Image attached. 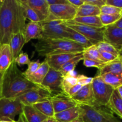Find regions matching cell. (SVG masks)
I'll return each instance as SVG.
<instances>
[{
	"label": "cell",
	"instance_id": "1f68e13d",
	"mask_svg": "<svg viewBox=\"0 0 122 122\" xmlns=\"http://www.w3.org/2000/svg\"><path fill=\"white\" fill-rule=\"evenodd\" d=\"M82 54H83V58L101 61L100 51L95 45H92L85 49L84 51L82 52Z\"/></svg>",
	"mask_w": 122,
	"mask_h": 122
},
{
	"label": "cell",
	"instance_id": "4316f807",
	"mask_svg": "<svg viewBox=\"0 0 122 122\" xmlns=\"http://www.w3.org/2000/svg\"><path fill=\"white\" fill-rule=\"evenodd\" d=\"M33 106L48 118L53 117L54 116L55 113L53 106L50 98L37 102Z\"/></svg>",
	"mask_w": 122,
	"mask_h": 122
},
{
	"label": "cell",
	"instance_id": "d4e9b609",
	"mask_svg": "<svg viewBox=\"0 0 122 122\" xmlns=\"http://www.w3.org/2000/svg\"><path fill=\"white\" fill-rule=\"evenodd\" d=\"M66 30L69 33V39L76 42L78 45L83 46L85 49L93 45L91 42L88 39H86L84 36L81 35L79 32H76L75 30L72 29L67 26L66 27Z\"/></svg>",
	"mask_w": 122,
	"mask_h": 122
},
{
	"label": "cell",
	"instance_id": "44dd1931",
	"mask_svg": "<svg viewBox=\"0 0 122 122\" xmlns=\"http://www.w3.org/2000/svg\"><path fill=\"white\" fill-rule=\"evenodd\" d=\"M106 73L122 74V57L119 56L114 60L107 63L104 66L98 69L96 76H100Z\"/></svg>",
	"mask_w": 122,
	"mask_h": 122
},
{
	"label": "cell",
	"instance_id": "603a6c76",
	"mask_svg": "<svg viewBox=\"0 0 122 122\" xmlns=\"http://www.w3.org/2000/svg\"><path fill=\"white\" fill-rule=\"evenodd\" d=\"M50 68V66L48 65L47 62L44 60V61L41 63L39 69L33 75L26 77L29 81H30L34 84L38 86H41Z\"/></svg>",
	"mask_w": 122,
	"mask_h": 122
},
{
	"label": "cell",
	"instance_id": "b9f144b4",
	"mask_svg": "<svg viewBox=\"0 0 122 122\" xmlns=\"http://www.w3.org/2000/svg\"><path fill=\"white\" fill-rule=\"evenodd\" d=\"M85 3L89 4L101 8L106 4V0H85Z\"/></svg>",
	"mask_w": 122,
	"mask_h": 122
},
{
	"label": "cell",
	"instance_id": "83f0119b",
	"mask_svg": "<svg viewBox=\"0 0 122 122\" xmlns=\"http://www.w3.org/2000/svg\"><path fill=\"white\" fill-rule=\"evenodd\" d=\"M72 21L91 27L102 28L104 27L99 16H86L75 17Z\"/></svg>",
	"mask_w": 122,
	"mask_h": 122
},
{
	"label": "cell",
	"instance_id": "2e32d148",
	"mask_svg": "<svg viewBox=\"0 0 122 122\" xmlns=\"http://www.w3.org/2000/svg\"><path fill=\"white\" fill-rule=\"evenodd\" d=\"M38 14L41 21L46 20L50 15V5L46 0H21Z\"/></svg>",
	"mask_w": 122,
	"mask_h": 122
},
{
	"label": "cell",
	"instance_id": "30bf717a",
	"mask_svg": "<svg viewBox=\"0 0 122 122\" xmlns=\"http://www.w3.org/2000/svg\"><path fill=\"white\" fill-rule=\"evenodd\" d=\"M52 95L48 90L39 86L23 94L17 98L23 105L33 106L37 102L50 98Z\"/></svg>",
	"mask_w": 122,
	"mask_h": 122
},
{
	"label": "cell",
	"instance_id": "6f0895ef",
	"mask_svg": "<svg viewBox=\"0 0 122 122\" xmlns=\"http://www.w3.org/2000/svg\"><path fill=\"white\" fill-rule=\"evenodd\" d=\"M1 44V36H0V44Z\"/></svg>",
	"mask_w": 122,
	"mask_h": 122
},
{
	"label": "cell",
	"instance_id": "91938a15",
	"mask_svg": "<svg viewBox=\"0 0 122 122\" xmlns=\"http://www.w3.org/2000/svg\"><path fill=\"white\" fill-rule=\"evenodd\" d=\"M121 14H122V13H121Z\"/></svg>",
	"mask_w": 122,
	"mask_h": 122
},
{
	"label": "cell",
	"instance_id": "d590c367",
	"mask_svg": "<svg viewBox=\"0 0 122 122\" xmlns=\"http://www.w3.org/2000/svg\"><path fill=\"white\" fill-rule=\"evenodd\" d=\"M100 11L101 14L114 15V14H121L122 10L114 6L106 4L100 8Z\"/></svg>",
	"mask_w": 122,
	"mask_h": 122
},
{
	"label": "cell",
	"instance_id": "3957f363",
	"mask_svg": "<svg viewBox=\"0 0 122 122\" xmlns=\"http://www.w3.org/2000/svg\"><path fill=\"white\" fill-rule=\"evenodd\" d=\"M38 56L47 57L69 52H82L85 48L75 42L66 39H41L33 44Z\"/></svg>",
	"mask_w": 122,
	"mask_h": 122
},
{
	"label": "cell",
	"instance_id": "9a60e30c",
	"mask_svg": "<svg viewBox=\"0 0 122 122\" xmlns=\"http://www.w3.org/2000/svg\"><path fill=\"white\" fill-rule=\"evenodd\" d=\"M81 53L82 52H69L52 55L45 57V60L47 62L50 68L58 70L67 62Z\"/></svg>",
	"mask_w": 122,
	"mask_h": 122
},
{
	"label": "cell",
	"instance_id": "7bdbcfd3",
	"mask_svg": "<svg viewBox=\"0 0 122 122\" xmlns=\"http://www.w3.org/2000/svg\"><path fill=\"white\" fill-rule=\"evenodd\" d=\"M106 4L122 10V0H106Z\"/></svg>",
	"mask_w": 122,
	"mask_h": 122
},
{
	"label": "cell",
	"instance_id": "74e56055",
	"mask_svg": "<svg viewBox=\"0 0 122 122\" xmlns=\"http://www.w3.org/2000/svg\"><path fill=\"white\" fill-rule=\"evenodd\" d=\"M83 65L86 67H95L100 69L104 66L107 63H104L101 61L94 60L83 58Z\"/></svg>",
	"mask_w": 122,
	"mask_h": 122
},
{
	"label": "cell",
	"instance_id": "680465c9",
	"mask_svg": "<svg viewBox=\"0 0 122 122\" xmlns=\"http://www.w3.org/2000/svg\"><path fill=\"white\" fill-rule=\"evenodd\" d=\"M44 122H46V120H45V121H44Z\"/></svg>",
	"mask_w": 122,
	"mask_h": 122
},
{
	"label": "cell",
	"instance_id": "9c48e42d",
	"mask_svg": "<svg viewBox=\"0 0 122 122\" xmlns=\"http://www.w3.org/2000/svg\"><path fill=\"white\" fill-rule=\"evenodd\" d=\"M77 8L70 4L50 5V15L46 20L72 21L76 16Z\"/></svg>",
	"mask_w": 122,
	"mask_h": 122
},
{
	"label": "cell",
	"instance_id": "f6af8a7d",
	"mask_svg": "<svg viewBox=\"0 0 122 122\" xmlns=\"http://www.w3.org/2000/svg\"><path fill=\"white\" fill-rule=\"evenodd\" d=\"M82 86H81V85L77 84L76 85L74 86L72 88L70 89V91L68 92L67 95L70 97H71L73 96L76 93H77L78 92V91H79V89L82 88Z\"/></svg>",
	"mask_w": 122,
	"mask_h": 122
},
{
	"label": "cell",
	"instance_id": "bcb514c9",
	"mask_svg": "<svg viewBox=\"0 0 122 122\" xmlns=\"http://www.w3.org/2000/svg\"><path fill=\"white\" fill-rule=\"evenodd\" d=\"M68 1L70 4L76 8H78L85 3V0H68Z\"/></svg>",
	"mask_w": 122,
	"mask_h": 122
},
{
	"label": "cell",
	"instance_id": "f5cc1de1",
	"mask_svg": "<svg viewBox=\"0 0 122 122\" xmlns=\"http://www.w3.org/2000/svg\"><path fill=\"white\" fill-rule=\"evenodd\" d=\"M46 122H58L56 120L54 117H48L46 119Z\"/></svg>",
	"mask_w": 122,
	"mask_h": 122
},
{
	"label": "cell",
	"instance_id": "5b68a950",
	"mask_svg": "<svg viewBox=\"0 0 122 122\" xmlns=\"http://www.w3.org/2000/svg\"><path fill=\"white\" fill-rule=\"evenodd\" d=\"M64 23L61 20H46L41 21V25L42 27L41 39H69V33L66 30V26Z\"/></svg>",
	"mask_w": 122,
	"mask_h": 122
},
{
	"label": "cell",
	"instance_id": "8fae6325",
	"mask_svg": "<svg viewBox=\"0 0 122 122\" xmlns=\"http://www.w3.org/2000/svg\"><path fill=\"white\" fill-rule=\"evenodd\" d=\"M63 76L58 70L50 68L41 86L48 90L52 95L62 92L61 83Z\"/></svg>",
	"mask_w": 122,
	"mask_h": 122
},
{
	"label": "cell",
	"instance_id": "7a4b0ae2",
	"mask_svg": "<svg viewBox=\"0 0 122 122\" xmlns=\"http://www.w3.org/2000/svg\"><path fill=\"white\" fill-rule=\"evenodd\" d=\"M38 86L26 78L13 61L2 76L1 97L15 98Z\"/></svg>",
	"mask_w": 122,
	"mask_h": 122
},
{
	"label": "cell",
	"instance_id": "6da1fadb",
	"mask_svg": "<svg viewBox=\"0 0 122 122\" xmlns=\"http://www.w3.org/2000/svg\"><path fill=\"white\" fill-rule=\"evenodd\" d=\"M26 19L20 0H4L0 13L1 44H9L13 34L23 33Z\"/></svg>",
	"mask_w": 122,
	"mask_h": 122
},
{
	"label": "cell",
	"instance_id": "4fadbf2b",
	"mask_svg": "<svg viewBox=\"0 0 122 122\" xmlns=\"http://www.w3.org/2000/svg\"><path fill=\"white\" fill-rule=\"evenodd\" d=\"M55 114L77 106V103L68 95L63 92L54 95L50 98Z\"/></svg>",
	"mask_w": 122,
	"mask_h": 122
},
{
	"label": "cell",
	"instance_id": "277c9868",
	"mask_svg": "<svg viewBox=\"0 0 122 122\" xmlns=\"http://www.w3.org/2000/svg\"><path fill=\"white\" fill-rule=\"evenodd\" d=\"M77 105L84 122H121L106 106Z\"/></svg>",
	"mask_w": 122,
	"mask_h": 122
},
{
	"label": "cell",
	"instance_id": "8992f818",
	"mask_svg": "<svg viewBox=\"0 0 122 122\" xmlns=\"http://www.w3.org/2000/svg\"><path fill=\"white\" fill-rule=\"evenodd\" d=\"M92 88L94 93L95 104L100 106L107 107L114 89L106 83L100 76L93 77Z\"/></svg>",
	"mask_w": 122,
	"mask_h": 122
},
{
	"label": "cell",
	"instance_id": "d6986e66",
	"mask_svg": "<svg viewBox=\"0 0 122 122\" xmlns=\"http://www.w3.org/2000/svg\"><path fill=\"white\" fill-rule=\"evenodd\" d=\"M25 43V39L23 33L19 32L17 33L13 34L10 38L9 45L13 55V60L18 57L21 52V50Z\"/></svg>",
	"mask_w": 122,
	"mask_h": 122
},
{
	"label": "cell",
	"instance_id": "4dcf8cb0",
	"mask_svg": "<svg viewBox=\"0 0 122 122\" xmlns=\"http://www.w3.org/2000/svg\"><path fill=\"white\" fill-rule=\"evenodd\" d=\"M102 80L114 89L122 86V74L106 73L100 76Z\"/></svg>",
	"mask_w": 122,
	"mask_h": 122
},
{
	"label": "cell",
	"instance_id": "836d02e7",
	"mask_svg": "<svg viewBox=\"0 0 122 122\" xmlns=\"http://www.w3.org/2000/svg\"><path fill=\"white\" fill-rule=\"evenodd\" d=\"M20 1H21V0H20ZM21 2L23 4V7L24 10H25L26 19H29L30 21H32V22H41V20L39 18V15L35 11V10H33L32 8H30L29 6H28L26 4L23 3L21 1Z\"/></svg>",
	"mask_w": 122,
	"mask_h": 122
},
{
	"label": "cell",
	"instance_id": "f907efd6",
	"mask_svg": "<svg viewBox=\"0 0 122 122\" xmlns=\"http://www.w3.org/2000/svg\"><path fill=\"white\" fill-rule=\"evenodd\" d=\"M2 76H3V74L0 73V98L1 97V92H2Z\"/></svg>",
	"mask_w": 122,
	"mask_h": 122
},
{
	"label": "cell",
	"instance_id": "cb8c5ba5",
	"mask_svg": "<svg viewBox=\"0 0 122 122\" xmlns=\"http://www.w3.org/2000/svg\"><path fill=\"white\" fill-rule=\"evenodd\" d=\"M107 107L122 119V99L117 89L113 91Z\"/></svg>",
	"mask_w": 122,
	"mask_h": 122
},
{
	"label": "cell",
	"instance_id": "f1b7e54d",
	"mask_svg": "<svg viewBox=\"0 0 122 122\" xmlns=\"http://www.w3.org/2000/svg\"><path fill=\"white\" fill-rule=\"evenodd\" d=\"M83 60V56L82 53L76 57H74L72 59L69 60V61L67 62L66 64H64L60 69L58 70V71L62 74L63 76H66L67 75L71 73L74 72L75 69L76 68V66L81 61Z\"/></svg>",
	"mask_w": 122,
	"mask_h": 122
},
{
	"label": "cell",
	"instance_id": "9f6ffc18",
	"mask_svg": "<svg viewBox=\"0 0 122 122\" xmlns=\"http://www.w3.org/2000/svg\"><path fill=\"white\" fill-rule=\"evenodd\" d=\"M119 56L122 57V48L119 51Z\"/></svg>",
	"mask_w": 122,
	"mask_h": 122
},
{
	"label": "cell",
	"instance_id": "ba28073f",
	"mask_svg": "<svg viewBox=\"0 0 122 122\" xmlns=\"http://www.w3.org/2000/svg\"><path fill=\"white\" fill-rule=\"evenodd\" d=\"M23 104L17 98H0V119L8 118L15 120L16 116L23 113Z\"/></svg>",
	"mask_w": 122,
	"mask_h": 122
},
{
	"label": "cell",
	"instance_id": "8d00e7d4",
	"mask_svg": "<svg viewBox=\"0 0 122 122\" xmlns=\"http://www.w3.org/2000/svg\"><path fill=\"white\" fill-rule=\"evenodd\" d=\"M40 61L39 60L36 61H30V63L28 64V68L26 69V71L23 72V75H25L26 77L27 76H31L33 75L38 69H39V66L41 65Z\"/></svg>",
	"mask_w": 122,
	"mask_h": 122
},
{
	"label": "cell",
	"instance_id": "681fc988",
	"mask_svg": "<svg viewBox=\"0 0 122 122\" xmlns=\"http://www.w3.org/2000/svg\"><path fill=\"white\" fill-rule=\"evenodd\" d=\"M0 122H16V121L8 119V118H2V119H0Z\"/></svg>",
	"mask_w": 122,
	"mask_h": 122
},
{
	"label": "cell",
	"instance_id": "d6a6232c",
	"mask_svg": "<svg viewBox=\"0 0 122 122\" xmlns=\"http://www.w3.org/2000/svg\"><path fill=\"white\" fill-rule=\"evenodd\" d=\"M121 17L122 14L110 15V14H101L99 15L101 23L103 25L104 27L114 25L116 21H117L120 19Z\"/></svg>",
	"mask_w": 122,
	"mask_h": 122
},
{
	"label": "cell",
	"instance_id": "e0dca14e",
	"mask_svg": "<svg viewBox=\"0 0 122 122\" xmlns=\"http://www.w3.org/2000/svg\"><path fill=\"white\" fill-rule=\"evenodd\" d=\"M42 27L40 23L30 21L26 24L24 30L25 43L27 44L32 39L39 40L42 38Z\"/></svg>",
	"mask_w": 122,
	"mask_h": 122
},
{
	"label": "cell",
	"instance_id": "e575fe53",
	"mask_svg": "<svg viewBox=\"0 0 122 122\" xmlns=\"http://www.w3.org/2000/svg\"><path fill=\"white\" fill-rule=\"evenodd\" d=\"M98 50L100 51H104V52H109L112 54L116 57H119V51L108 43L105 41L100 42L95 45Z\"/></svg>",
	"mask_w": 122,
	"mask_h": 122
},
{
	"label": "cell",
	"instance_id": "7c38bea8",
	"mask_svg": "<svg viewBox=\"0 0 122 122\" xmlns=\"http://www.w3.org/2000/svg\"><path fill=\"white\" fill-rule=\"evenodd\" d=\"M104 41L112 45L118 51H120L122 48V29L114 25L105 27Z\"/></svg>",
	"mask_w": 122,
	"mask_h": 122
},
{
	"label": "cell",
	"instance_id": "816d5d0a",
	"mask_svg": "<svg viewBox=\"0 0 122 122\" xmlns=\"http://www.w3.org/2000/svg\"><path fill=\"white\" fill-rule=\"evenodd\" d=\"M68 122H83V119H82V116H81L79 117L77 119H75V120H72V121Z\"/></svg>",
	"mask_w": 122,
	"mask_h": 122
},
{
	"label": "cell",
	"instance_id": "484cf974",
	"mask_svg": "<svg viewBox=\"0 0 122 122\" xmlns=\"http://www.w3.org/2000/svg\"><path fill=\"white\" fill-rule=\"evenodd\" d=\"M101 14L100 8L96 6L84 3L83 5L77 8L76 16L86 17V16H99Z\"/></svg>",
	"mask_w": 122,
	"mask_h": 122
},
{
	"label": "cell",
	"instance_id": "ee69618b",
	"mask_svg": "<svg viewBox=\"0 0 122 122\" xmlns=\"http://www.w3.org/2000/svg\"><path fill=\"white\" fill-rule=\"evenodd\" d=\"M50 5H61V4H69L68 0H46Z\"/></svg>",
	"mask_w": 122,
	"mask_h": 122
},
{
	"label": "cell",
	"instance_id": "60d3db41",
	"mask_svg": "<svg viewBox=\"0 0 122 122\" xmlns=\"http://www.w3.org/2000/svg\"><path fill=\"white\" fill-rule=\"evenodd\" d=\"M100 51V56H101V61L104 62V63H108V62L112 61L118 57L114 56L112 54L109 53V52H104V51Z\"/></svg>",
	"mask_w": 122,
	"mask_h": 122
},
{
	"label": "cell",
	"instance_id": "c3c4849f",
	"mask_svg": "<svg viewBox=\"0 0 122 122\" xmlns=\"http://www.w3.org/2000/svg\"><path fill=\"white\" fill-rule=\"evenodd\" d=\"M114 26H117V27H119V28L122 29V15L121 17L120 18V19L114 24Z\"/></svg>",
	"mask_w": 122,
	"mask_h": 122
},
{
	"label": "cell",
	"instance_id": "ac0fdd59",
	"mask_svg": "<svg viewBox=\"0 0 122 122\" xmlns=\"http://www.w3.org/2000/svg\"><path fill=\"white\" fill-rule=\"evenodd\" d=\"M13 61V55L9 44H0V73H4Z\"/></svg>",
	"mask_w": 122,
	"mask_h": 122
},
{
	"label": "cell",
	"instance_id": "f546056e",
	"mask_svg": "<svg viewBox=\"0 0 122 122\" xmlns=\"http://www.w3.org/2000/svg\"><path fill=\"white\" fill-rule=\"evenodd\" d=\"M77 83V76L74 74V72L63 76L61 83V92L67 95L68 92L71 88Z\"/></svg>",
	"mask_w": 122,
	"mask_h": 122
},
{
	"label": "cell",
	"instance_id": "5bb4252c",
	"mask_svg": "<svg viewBox=\"0 0 122 122\" xmlns=\"http://www.w3.org/2000/svg\"><path fill=\"white\" fill-rule=\"evenodd\" d=\"M71 98L77 104H85L89 106L96 105L95 104L92 83L82 86L79 91Z\"/></svg>",
	"mask_w": 122,
	"mask_h": 122
},
{
	"label": "cell",
	"instance_id": "11a10c76",
	"mask_svg": "<svg viewBox=\"0 0 122 122\" xmlns=\"http://www.w3.org/2000/svg\"><path fill=\"white\" fill-rule=\"evenodd\" d=\"M4 1V0H0V13H1V8H2V5H3Z\"/></svg>",
	"mask_w": 122,
	"mask_h": 122
},
{
	"label": "cell",
	"instance_id": "7402d4cb",
	"mask_svg": "<svg viewBox=\"0 0 122 122\" xmlns=\"http://www.w3.org/2000/svg\"><path fill=\"white\" fill-rule=\"evenodd\" d=\"M81 116L80 108L78 105L60 113H56L54 117L58 122H68L72 121Z\"/></svg>",
	"mask_w": 122,
	"mask_h": 122
},
{
	"label": "cell",
	"instance_id": "52a82bcc",
	"mask_svg": "<svg viewBox=\"0 0 122 122\" xmlns=\"http://www.w3.org/2000/svg\"><path fill=\"white\" fill-rule=\"evenodd\" d=\"M64 23L67 26L84 36L93 45H95L100 42L104 41V31L105 27L97 28L77 23L72 21L65 22Z\"/></svg>",
	"mask_w": 122,
	"mask_h": 122
},
{
	"label": "cell",
	"instance_id": "f35d334b",
	"mask_svg": "<svg viewBox=\"0 0 122 122\" xmlns=\"http://www.w3.org/2000/svg\"><path fill=\"white\" fill-rule=\"evenodd\" d=\"M14 61L15 62L17 65L20 67L26 65V64L28 65L31 61L30 60L28 54L26 52H21Z\"/></svg>",
	"mask_w": 122,
	"mask_h": 122
},
{
	"label": "cell",
	"instance_id": "ab89813d",
	"mask_svg": "<svg viewBox=\"0 0 122 122\" xmlns=\"http://www.w3.org/2000/svg\"><path fill=\"white\" fill-rule=\"evenodd\" d=\"M77 83L81 85V86L87 85L91 84L93 81V77H87L83 75H79L77 76Z\"/></svg>",
	"mask_w": 122,
	"mask_h": 122
},
{
	"label": "cell",
	"instance_id": "db71d44e",
	"mask_svg": "<svg viewBox=\"0 0 122 122\" xmlns=\"http://www.w3.org/2000/svg\"><path fill=\"white\" fill-rule=\"evenodd\" d=\"M116 89L118 93H119V95H120V97H121V98L122 99V86L119 87V88H118L117 89Z\"/></svg>",
	"mask_w": 122,
	"mask_h": 122
},
{
	"label": "cell",
	"instance_id": "7dc6e473",
	"mask_svg": "<svg viewBox=\"0 0 122 122\" xmlns=\"http://www.w3.org/2000/svg\"><path fill=\"white\" fill-rule=\"evenodd\" d=\"M16 122H27V121L26 118H25V117L24 116L23 114L21 113V114L19 116V119H18V120L16 121Z\"/></svg>",
	"mask_w": 122,
	"mask_h": 122
},
{
	"label": "cell",
	"instance_id": "ffe728a7",
	"mask_svg": "<svg viewBox=\"0 0 122 122\" xmlns=\"http://www.w3.org/2000/svg\"><path fill=\"white\" fill-rule=\"evenodd\" d=\"M23 114L27 122H44L48 119L33 106L23 105Z\"/></svg>",
	"mask_w": 122,
	"mask_h": 122
}]
</instances>
